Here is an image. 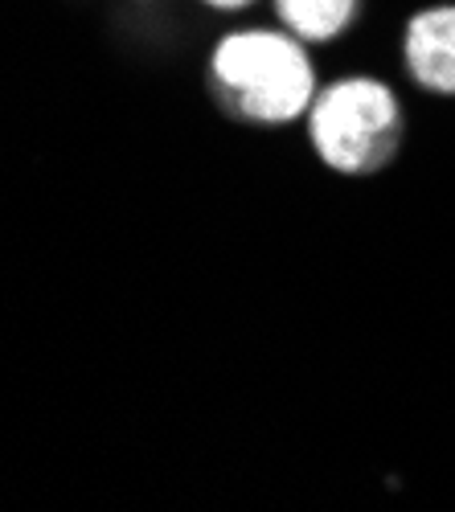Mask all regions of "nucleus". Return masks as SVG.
Masks as SVG:
<instances>
[{
  "mask_svg": "<svg viewBox=\"0 0 455 512\" xmlns=\"http://www.w3.org/2000/svg\"><path fill=\"white\" fill-rule=\"evenodd\" d=\"M210 91L226 115L275 127L308 115L316 70L296 33L238 29L210 54Z\"/></svg>",
  "mask_w": 455,
  "mask_h": 512,
  "instance_id": "f257e3e1",
  "label": "nucleus"
},
{
  "mask_svg": "<svg viewBox=\"0 0 455 512\" xmlns=\"http://www.w3.org/2000/svg\"><path fill=\"white\" fill-rule=\"evenodd\" d=\"M308 136L316 156L345 177H369L398 156L402 107L378 78H337L316 91L308 107Z\"/></svg>",
  "mask_w": 455,
  "mask_h": 512,
  "instance_id": "f03ea898",
  "label": "nucleus"
},
{
  "mask_svg": "<svg viewBox=\"0 0 455 512\" xmlns=\"http://www.w3.org/2000/svg\"><path fill=\"white\" fill-rule=\"evenodd\" d=\"M406 74L423 91L455 95V5H435L406 21L402 37Z\"/></svg>",
  "mask_w": 455,
  "mask_h": 512,
  "instance_id": "7ed1b4c3",
  "label": "nucleus"
},
{
  "mask_svg": "<svg viewBox=\"0 0 455 512\" xmlns=\"http://www.w3.org/2000/svg\"><path fill=\"white\" fill-rule=\"evenodd\" d=\"M357 9L361 0H275L279 25L300 41H312V46L341 37L357 21Z\"/></svg>",
  "mask_w": 455,
  "mask_h": 512,
  "instance_id": "20e7f679",
  "label": "nucleus"
},
{
  "mask_svg": "<svg viewBox=\"0 0 455 512\" xmlns=\"http://www.w3.org/2000/svg\"><path fill=\"white\" fill-rule=\"evenodd\" d=\"M210 9H218V13H238V9H246V5H255V0H205Z\"/></svg>",
  "mask_w": 455,
  "mask_h": 512,
  "instance_id": "39448f33",
  "label": "nucleus"
}]
</instances>
